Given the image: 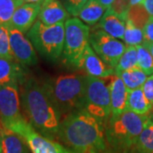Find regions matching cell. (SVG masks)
I'll list each match as a JSON object with an SVG mask.
<instances>
[{"mask_svg":"<svg viewBox=\"0 0 153 153\" xmlns=\"http://www.w3.org/2000/svg\"><path fill=\"white\" fill-rule=\"evenodd\" d=\"M56 139L69 153H103L106 149L105 123L84 109L62 117Z\"/></svg>","mask_w":153,"mask_h":153,"instance_id":"obj_1","label":"cell"},{"mask_svg":"<svg viewBox=\"0 0 153 153\" xmlns=\"http://www.w3.org/2000/svg\"><path fill=\"white\" fill-rule=\"evenodd\" d=\"M21 102L27 122L43 136L56 139L61 114L49 94L45 82L33 77L22 83Z\"/></svg>","mask_w":153,"mask_h":153,"instance_id":"obj_2","label":"cell"},{"mask_svg":"<svg viewBox=\"0 0 153 153\" xmlns=\"http://www.w3.org/2000/svg\"><path fill=\"white\" fill-rule=\"evenodd\" d=\"M86 76L79 73H67L45 82L49 94L61 116L83 109Z\"/></svg>","mask_w":153,"mask_h":153,"instance_id":"obj_3","label":"cell"},{"mask_svg":"<svg viewBox=\"0 0 153 153\" xmlns=\"http://www.w3.org/2000/svg\"><path fill=\"white\" fill-rule=\"evenodd\" d=\"M148 119L147 115H139L130 111L111 116L105 125L106 141L113 149L126 153L135 144Z\"/></svg>","mask_w":153,"mask_h":153,"instance_id":"obj_4","label":"cell"},{"mask_svg":"<svg viewBox=\"0 0 153 153\" xmlns=\"http://www.w3.org/2000/svg\"><path fill=\"white\" fill-rule=\"evenodd\" d=\"M27 37L42 57L49 61H56L63 53L65 22L47 26L38 20L27 33Z\"/></svg>","mask_w":153,"mask_h":153,"instance_id":"obj_5","label":"cell"},{"mask_svg":"<svg viewBox=\"0 0 153 153\" xmlns=\"http://www.w3.org/2000/svg\"><path fill=\"white\" fill-rule=\"evenodd\" d=\"M114 75V74H113ZM112 75L104 78L86 76L83 109L106 125L111 115L110 83Z\"/></svg>","mask_w":153,"mask_h":153,"instance_id":"obj_6","label":"cell"},{"mask_svg":"<svg viewBox=\"0 0 153 153\" xmlns=\"http://www.w3.org/2000/svg\"><path fill=\"white\" fill-rule=\"evenodd\" d=\"M90 29L76 17L65 22V42L62 56L67 65L79 68L84 52L89 45Z\"/></svg>","mask_w":153,"mask_h":153,"instance_id":"obj_7","label":"cell"},{"mask_svg":"<svg viewBox=\"0 0 153 153\" xmlns=\"http://www.w3.org/2000/svg\"><path fill=\"white\" fill-rule=\"evenodd\" d=\"M89 45L107 66L114 69L127 47L119 39L97 28L90 33Z\"/></svg>","mask_w":153,"mask_h":153,"instance_id":"obj_8","label":"cell"},{"mask_svg":"<svg viewBox=\"0 0 153 153\" xmlns=\"http://www.w3.org/2000/svg\"><path fill=\"white\" fill-rule=\"evenodd\" d=\"M8 129L22 136L33 153H69L62 145L40 134L25 118Z\"/></svg>","mask_w":153,"mask_h":153,"instance_id":"obj_9","label":"cell"},{"mask_svg":"<svg viewBox=\"0 0 153 153\" xmlns=\"http://www.w3.org/2000/svg\"><path fill=\"white\" fill-rule=\"evenodd\" d=\"M17 83L0 86V121L5 128L24 119Z\"/></svg>","mask_w":153,"mask_h":153,"instance_id":"obj_10","label":"cell"},{"mask_svg":"<svg viewBox=\"0 0 153 153\" xmlns=\"http://www.w3.org/2000/svg\"><path fill=\"white\" fill-rule=\"evenodd\" d=\"M10 45L14 59L22 66H33L38 63L36 50L24 33L9 27Z\"/></svg>","mask_w":153,"mask_h":153,"instance_id":"obj_11","label":"cell"},{"mask_svg":"<svg viewBox=\"0 0 153 153\" xmlns=\"http://www.w3.org/2000/svg\"><path fill=\"white\" fill-rule=\"evenodd\" d=\"M79 68L86 71L88 76L104 78L106 76L116 74L114 68L107 66L98 55L95 54L94 49L88 45L82 56Z\"/></svg>","mask_w":153,"mask_h":153,"instance_id":"obj_12","label":"cell"},{"mask_svg":"<svg viewBox=\"0 0 153 153\" xmlns=\"http://www.w3.org/2000/svg\"><path fill=\"white\" fill-rule=\"evenodd\" d=\"M40 8V4H23L15 12L10 27L17 29L22 33H27L36 22Z\"/></svg>","mask_w":153,"mask_h":153,"instance_id":"obj_13","label":"cell"},{"mask_svg":"<svg viewBox=\"0 0 153 153\" xmlns=\"http://www.w3.org/2000/svg\"><path fill=\"white\" fill-rule=\"evenodd\" d=\"M70 15L60 0H44L41 4L38 20L44 25L51 26L69 19Z\"/></svg>","mask_w":153,"mask_h":153,"instance_id":"obj_14","label":"cell"},{"mask_svg":"<svg viewBox=\"0 0 153 153\" xmlns=\"http://www.w3.org/2000/svg\"><path fill=\"white\" fill-rule=\"evenodd\" d=\"M127 94L128 90L120 76L112 75L110 83L111 116H117L127 111Z\"/></svg>","mask_w":153,"mask_h":153,"instance_id":"obj_15","label":"cell"},{"mask_svg":"<svg viewBox=\"0 0 153 153\" xmlns=\"http://www.w3.org/2000/svg\"><path fill=\"white\" fill-rule=\"evenodd\" d=\"M125 27V20L116 15L110 8L105 10L98 24L95 25V28L100 29L110 36L122 40L124 36Z\"/></svg>","mask_w":153,"mask_h":153,"instance_id":"obj_16","label":"cell"},{"mask_svg":"<svg viewBox=\"0 0 153 153\" xmlns=\"http://www.w3.org/2000/svg\"><path fill=\"white\" fill-rule=\"evenodd\" d=\"M24 81V73L16 60L0 57V86Z\"/></svg>","mask_w":153,"mask_h":153,"instance_id":"obj_17","label":"cell"},{"mask_svg":"<svg viewBox=\"0 0 153 153\" xmlns=\"http://www.w3.org/2000/svg\"><path fill=\"white\" fill-rule=\"evenodd\" d=\"M153 110L143 93L142 88L129 90L127 94V111L139 115H148Z\"/></svg>","mask_w":153,"mask_h":153,"instance_id":"obj_18","label":"cell"},{"mask_svg":"<svg viewBox=\"0 0 153 153\" xmlns=\"http://www.w3.org/2000/svg\"><path fill=\"white\" fill-rule=\"evenodd\" d=\"M2 153H29V147L22 136L4 128Z\"/></svg>","mask_w":153,"mask_h":153,"instance_id":"obj_19","label":"cell"},{"mask_svg":"<svg viewBox=\"0 0 153 153\" xmlns=\"http://www.w3.org/2000/svg\"><path fill=\"white\" fill-rule=\"evenodd\" d=\"M126 153H153V123L148 119L135 144Z\"/></svg>","mask_w":153,"mask_h":153,"instance_id":"obj_20","label":"cell"},{"mask_svg":"<svg viewBox=\"0 0 153 153\" xmlns=\"http://www.w3.org/2000/svg\"><path fill=\"white\" fill-rule=\"evenodd\" d=\"M105 10L106 9L97 0H89L78 14V17L86 25L94 26L100 22Z\"/></svg>","mask_w":153,"mask_h":153,"instance_id":"obj_21","label":"cell"},{"mask_svg":"<svg viewBox=\"0 0 153 153\" xmlns=\"http://www.w3.org/2000/svg\"><path fill=\"white\" fill-rule=\"evenodd\" d=\"M118 76L121 77L128 91L142 88L147 79V75L139 67L123 71Z\"/></svg>","mask_w":153,"mask_h":153,"instance_id":"obj_22","label":"cell"},{"mask_svg":"<svg viewBox=\"0 0 153 153\" xmlns=\"http://www.w3.org/2000/svg\"><path fill=\"white\" fill-rule=\"evenodd\" d=\"M138 67L137 64V48L135 46H127L125 51L115 67V73L118 76L123 71Z\"/></svg>","mask_w":153,"mask_h":153,"instance_id":"obj_23","label":"cell"},{"mask_svg":"<svg viewBox=\"0 0 153 153\" xmlns=\"http://www.w3.org/2000/svg\"><path fill=\"white\" fill-rule=\"evenodd\" d=\"M23 4V0H0V25L10 27L15 12Z\"/></svg>","mask_w":153,"mask_h":153,"instance_id":"obj_24","label":"cell"},{"mask_svg":"<svg viewBox=\"0 0 153 153\" xmlns=\"http://www.w3.org/2000/svg\"><path fill=\"white\" fill-rule=\"evenodd\" d=\"M123 43L126 46H138L143 44L144 36L141 29L136 27L130 21L126 20V27L124 36H123Z\"/></svg>","mask_w":153,"mask_h":153,"instance_id":"obj_25","label":"cell"},{"mask_svg":"<svg viewBox=\"0 0 153 153\" xmlns=\"http://www.w3.org/2000/svg\"><path fill=\"white\" fill-rule=\"evenodd\" d=\"M149 19L150 16L144 8L143 4L130 6L127 15V20L130 21L136 27L142 30Z\"/></svg>","mask_w":153,"mask_h":153,"instance_id":"obj_26","label":"cell"},{"mask_svg":"<svg viewBox=\"0 0 153 153\" xmlns=\"http://www.w3.org/2000/svg\"><path fill=\"white\" fill-rule=\"evenodd\" d=\"M137 48V64L138 67L142 70L147 76L153 74V57L147 49L142 45H138Z\"/></svg>","mask_w":153,"mask_h":153,"instance_id":"obj_27","label":"cell"},{"mask_svg":"<svg viewBox=\"0 0 153 153\" xmlns=\"http://www.w3.org/2000/svg\"><path fill=\"white\" fill-rule=\"evenodd\" d=\"M0 57L15 60L10 45L9 29L2 25H0Z\"/></svg>","mask_w":153,"mask_h":153,"instance_id":"obj_28","label":"cell"},{"mask_svg":"<svg viewBox=\"0 0 153 153\" xmlns=\"http://www.w3.org/2000/svg\"><path fill=\"white\" fill-rule=\"evenodd\" d=\"M89 0H62V4L71 16H78V14Z\"/></svg>","mask_w":153,"mask_h":153,"instance_id":"obj_29","label":"cell"},{"mask_svg":"<svg viewBox=\"0 0 153 153\" xmlns=\"http://www.w3.org/2000/svg\"><path fill=\"white\" fill-rule=\"evenodd\" d=\"M130 8L129 0H114L110 9L114 12L116 15L123 18V20H127V15L128 10Z\"/></svg>","mask_w":153,"mask_h":153,"instance_id":"obj_30","label":"cell"},{"mask_svg":"<svg viewBox=\"0 0 153 153\" xmlns=\"http://www.w3.org/2000/svg\"><path fill=\"white\" fill-rule=\"evenodd\" d=\"M143 93L153 107V74L149 76L142 86Z\"/></svg>","mask_w":153,"mask_h":153,"instance_id":"obj_31","label":"cell"},{"mask_svg":"<svg viewBox=\"0 0 153 153\" xmlns=\"http://www.w3.org/2000/svg\"><path fill=\"white\" fill-rule=\"evenodd\" d=\"M144 42L152 43L153 42V17H150L147 23L142 29Z\"/></svg>","mask_w":153,"mask_h":153,"instance_id":"obj_32","label":"cell"},{"mask_svg":"<svg viewBox=\"0 0 153 153\" xmlns=\"http://www.w3.org/2000/svg\"><path fill=\"white\" fill-rule=\"evenodd\" d=\"M142 4L150 17H153V0H144Z\"/></svg>","mask_w":153,"mask_h":153,"instance_id":"obj_33","label":"cell"},{"mask_svg":"<svg viewBox=\"0 0 153 153\" xmlns=\"http://www.w3.org/2000/svg\"><path fill=\"white\" fill-rule=\"evenodd\" d=\"M97 1L104 8H105L106 10L109 9L110 7L111 6V4H112V3L114 2V0H97Z\"/></svg>","mask_w":153,"mask_h":153,"instance_id":"obj_34","label":"cell"},{"mask_svg":"<svg viewBox=\"0 0 153 153\" xmlns=\"http://www.w3.org/2000/svg\"><path fill=\"white\" fill-rule=\"evenodd\" d=\"M4 127L0 121V153H2V144H3V138H4Z\"/></svg>","mask_w":153,"mask_h":153,"instance_id":"obj_35","label":"cell"},{"mask_svg":"<svg viewBox=\"0 0 153 153\" xmlns=\"http://www.w3.org/2000/svg\"><path fill=\"white\" fill-rule=\"evenodd\" d=\"M142 45H144L147 50L150 52V54L152 55V56L153 57V42L152 43H146V42H143Z\"/></svg>","mask_w":153,"mask_h":153,"instance_id":"obj_36","label":"cell"},{"mask_svg":"<svg viewBox=\"0 0 153 153\" xmlns=\"http://www.w3.org/2000/svg\"><path fill=\"white\" fill-rule=\"evenodd\" d=\"M144 0H129L130 6L136 5V4H142Z\"/></svg>","mask_w":153,"mask_h":153,"instance_id":"obj_37","label":"cell"},{"mask_svg":"<svg viewBox=\"0 0 153 153\" xmlns=\"http://www.w3.org/2000/svg\"><path fill=\"white\" fill-rule=\"evenodd\" d=\"M24 3H29V4H42L44 0H23Z\"/></svg>","mask_w":153,"mask_h":153,"instance_id":"obj_38","label":"cell"},{"mask_svg":"<svg viewBox=\"0 0 153 153\" xmlns=\"http://www.w3.org/2000/svg\"><path fill=\"white\" fill-rule=\"evenodd\" d=\"M150 115H151V116H149V118H150V120L153 123V113H150Z\"/></svg>","mask_w":153,"mask_h":153,"instance_id":"obj_39","label":"cell"},{"mask_svg":"<svg viewBox=\"0 0 153 153\" xmlns=\"http://www.w3.org/2000/svg\"><path fill=\"white\" fill-rule=\"evenodd\" d=\"M103 153H108V152H103Z\"/></svg>","mask_w":153,"mask_h":153,"instance_id":"obj_40","label":"cell"}]
</instances>
